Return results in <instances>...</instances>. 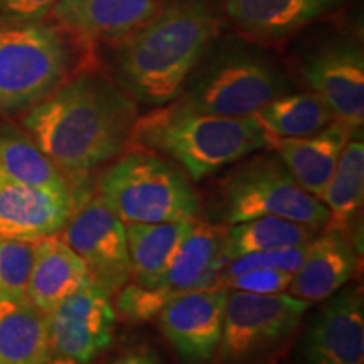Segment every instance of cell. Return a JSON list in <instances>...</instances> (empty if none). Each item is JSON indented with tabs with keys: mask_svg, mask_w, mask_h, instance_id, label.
<instances>
[{
	"mask_svg": "<svg viewBox=\"0 0 364 364\" xmlns=\"http://www.w3.org/2000/svg\"><path fill=\"white\" fill-rule=\"evenodd\" d=\"M226 226L196 220L176 257L157 284L144 287L129 282L117 294V311L129 322H149L171 300L215 285L226 265Z\"/></svg>",
	"mask_w": 364,
	"mask_h": 364,
	"instance_id": "obj_8",
	"label": "cell"
},
{
	"mask_svg": "<svg viewBox=\"0 0 364 364\" xmlns=\"http://www.w3.org/2000/svg\"><path fill=\"white\" fill-rule=\"evenodd\" d=\"M159 11V0H58L53 14L85 41L129 38Z\"/></svg>",
	"mask_w": 364,
	"mask_h": 364,
	"instance_id": "obj_17",
	"label": "cell"
},
{
	"mask_svg": "<svg viewBox=\"0 0 364 364\" xmlns=\"http://www.w3.org/2000/svg\"><path fill=\"white\" fill-rule=\"evenodd\" d=\"M314 318L306 341L309 364H364L363 287H343Z\"/></svg>",
	"mask_w": 364,
	"mask_h": 364,
	"instance_id": "obj_14",
	"label": "cell"
},
{
	"mask_svg": "<svg viewBox=\"0 0 364 364\" xmlns=\"http://www.w3.org/2000/svg\"><path fill=\"white\" fill-rule=\"evenodd\" d=\"M112 364H161V359L152 349L145 348V346H136V348L125 351Z\"/></svg>",
	"mask_w": 364,
	"mask_h": 364,
	"instance_id": "obj_31",
	"label": "cell"
},
{
	"mask_svg": "<svg viewBox=\"0 0 364 364\" xmlns=\"http://www.w3.org/2000/svg\"><path fill=\"white\" fill-rule=\"evenodd\" d=\"M58 0H0V21L6 26L38 24L53 12Z\"/></svg>",
	"mask_w": 364,
	"mask_h": 364,
	"instance_id": "obj_30",
	"label": "cell"
},
{
	"mask_svg": "<svg viewBox=\"0 0 364 364\" xmlns=\"http://www.w3.org/2000/svg\"><path fill=\"white\" fill-rule=\"evenodd\" d=\"M311 306L285 292L258 295L230 290L215 358L221 364H245L277 349L297 331Z\"/></svg>",
	"mask_w": 364,
	"mask_h": 364,
	"instance_id": "obj_9",
	"label": "cell"
},
{
	"mask_svg": "<svg viewBox=\"0 0 364 364\" xmlns=\"http://www.w3.org/2000/svg\"><path fill=\"white\" fill-rule=\"evenodd\" d=\"M309 243L299 245V247L270 250V252H255L241 255V257L233 258V260H230L223 267L220 275H218V280L240 275V273L255 270V268H272V270L287 272L294 275L299 270V267L302 265L304 258H306Z\"/></svg>",
	"mask_w": 364,
	"mask_h": 364,
	"instance_id": "obj_28",
	"label": "cell"
},
{
	"mask_svg": "<svg viewBox=\"0 0 364 364\" xmlns=\"http://www.w3.org/2000/svg\"><path fill=\"white\" fill-rule=\"evenodd\" d=\"M198 218L167 223H125L134 284H157Z\"/></svg>",
	"mask_w": 364,
	"mask_h": 364,
	"instance_id": "obj_21",
	"label": "cell"
},
{
	"mask_svg": "<svg viewBox=\"0 0 364 364\" xmlns=\"http://www.w3.org/2000/svg\"><path fill=\"white\" fill-rule=\"evenodd\" d=\"M135 120L134 98L83 73L34 105L22 124L63 174L85 177L129 149Z\"/></svg>",
	"mask_w": 364,
	"mask_h": 364,
	"instance_id": "obj_1",
	"label": "cell"
},
{
	"mask_svg": "<svg viewBox=\"0 0 364 364\" xmlns=\"http://www.w3.org/2000/svg\"><path fill=\"white\" fill-rule=\"evenodd\" d=\"M0 179L54 193H71L65 174L31 136L0 130Z\"/></svg>",
	"mask_w": 364,
	"mask_h": 364,
	"instance_id": "obj_24",
	"label": "cell"
},
{
	"mask_svg": "<svg viewBox=\"0 0 364 364\" xmlns=\"http://www.w3.org/2000/svg\"><path fill=\"white\" fill-rule=\"evenodd\" d=\"M253 118L268 140L307 136L334 122L331 108L314 91L280 95L262 107Z\"/></svg>",
	"mask_w": 364,
	"mask_h": 364,
	"instance_id": "obj_23",
	"label": "cell"
},
{
	"mask_svg": "<svg viewBox=\"0 0 364 364\" xmlns=\"http://www.w3.org/2000/svg\"><path fill=\"white\" fill-rule=\"evenodd\" d=\"M34 243L0 236V300L27 299Z\"/></svg>",
	"mask_w": 364,
	"mask_h": 364,
	"instance_id": "obj_27",
	"label": "cell"
},
{
	"mask_svg": "<svg viewBox=\"0 0 364 364\" xmlns=\"http://www.w3.org/2000/svg\"><path fill=\"white\" fill-rule=\"evenodd\" d=\"M97 194L124 225L191 220L201 209L188 174L144 149L120 154L100 176Z\"/></svg>",
	"mask_w": 364,
	"mask_h": 364,
	"instance_id": "obj_4",
	"label": "cell"
},
{
	"mask_svg": "<svg viewBox=\"0 0 364 364\" xmlns=\"http://www.w3.org/2000/svg\"><path fill=\"white\" fill-rule=\"evenodd\" d=\"M73 209L71 193H54L0 179V236L38 241L61 233Z\"/></svg>",
	"mask_w": 364,
	"mask_h": 364,
	"instance_id": "obj_16",
	"label": "cell"
},
{
	"mask_svg": "<svg viewBox=\"0 0 364 364\" xmlns=\"http://www.w3.org/2000/svg\"><path fill=\"white\" fill-rule=\"evenodd\" d=\"M71 199L73 209L61 240L85 262L91 280L115 295L132 279L125 225L98 194L78 189Z\"/></svg>",
	"mask_w": 364,
	"mask_h": 364,
	"instance_id": "obj_10",
	"label": "cell"
},
{
	"mask_svg": "<svg viewBox=\"0 0 364 364\" xmlns=\"http://www.w3.org/2000/svg\"><path fill=\"white\" fill-rule=\"evenodd\" d=\"M51 358L48 314L29 299L0 300V364H44Z\"/></svg>",
	"mask_w": 364,
	"mask_h": 364,
	"instance_id": "obj_22",
	"label": "cell"
},
{
	"mask_svg": "<svg viewBox=\"0 0 364 364\" xmlns=\"http://www.w3.org/2000/svg\"><path fill=\"white\" fill-rule=\"evenodd\" d=\"M364 199V140L361 129L354 130L346 142L329 184L322 196V203L329 211L324 228L348 230Z\"/></svg>",
	"mask_w": 364,
	"mask_h": 364,
	"instance_id": "obj_25",
	"label": "cell"
},
{
	"mask_svg": "<svg viewBox=\"0 0 364 364\" xmlns=\"http://www.w3.org/2000/svg\"><path fill=\"white\" fill-rule=\"evenodd\" d=\"M44 364H78L76 361H73V359H68V358H61V356H53L51 359H48Z\"/></svg>",
	"mask_w": 364,
	"mask_h": 364,
	"instance_id": "obj_32",
	"label": "cell"
},
{
	"mask_svg": "<svg viewBox=\"0 0 364 364\" xmlns=\"http://www.w3.org/2000/svg\"><path fill=\"white\" fill-rule=\"evenodd\" d=\"M208 0H177L132 33L118 53V73L139 102L161 107L179 98L220 34Z\"/></svg>",
	"mask_w": 364,
	"mask_h": 364,
	"instance_id": "obj_2",
	"label": "cell"
},
{
	"mask_svg": "<svg viewBox=\"0 0 364 364\" xmlns=\"http://www.w3.org/2000/svg\"><path fill=\"white\" fill-rule=\"evenodd\" d=\"M353 132L348 125L334 120L317 134L270 140L268 149L275 150L300 188L322 201L341 152Z\"/></svg>",
	"mask_w": 364,
	"mask_h": 364,
	"instance_id": "obj_19",
	"label": "cell"
},
{
	"mask_svg": "<svg viewBox=\"0 0 364 364\" xmlns=\"http://www.w3.org/2000/svg\"><path fill=\"white\" fill-rule=\"evenodd\" d=\"M230 290L220 284L171 300L159 312L162 334L189 364H206L216 356Z\"/></svg>",
	"mask_w": 364,
	"mask_h": 364,
	"instance_id": "obj_12",
	"label": "cell"
},
{
	"mask_svg": "<svg viewBox=\"0 0 364 364\" xmlns=\"http://www.w3.org/2000/svg\"><path fill=\"white\" fill-rule=\"evenodd\" d=\"M292 279V273L272 270V268H255V270L243 272L240 275L218 280L216 284L226 287L228 290H238V292L258 295H273L284 294L285 290H289Z\"/></svg>",
	"mask_w": 364,
	"mask_h": 364,
	"instance_id": "obj_29",
	"label": "cell"
},
{
	"mask_svg": "<svg viewBox=\"0 0 364 364\" xmlns=\"http://www.w3.org/2000/svg\"><path fill=\"white\" fill-rule=\"evenodd\" d=\"M343 0H225L226 16L250 38L279 41L336 11Z\"/></svg>",
	"mask_w": 364,
	"mask_h": 364,
	"instance_id": "obj_18",
	"label": "cell"
},
{
	"mask_svg": "<svg viewBox=\"0 0 364 364\" xmlns=\"http://www.w3.org/2000/svg\"><path fill=\"white\" fill-rule=\"evenodd\" d=\"M309 88L331 108L336 122L349 129L364 124V56L361 46L338 41L318 48L304 65Z\"/></svg>",
	"mask_w": 364,
	"mask_h": 364,
	"instance_id": "obj_13",
	"label": "cell"
},
{
	"mask_svg": "<svg viewBox=\"0 0 364 364\" xmlns=\"http://www.w3.org/2000/svg\"><path fill=\"white\" fill-rule=\"evenodd\" d=\"M85 262L68 247L61 236L51 235L34 241V262L31 268L27 299L49 314L71 294L90 284Z\"/></svg>",
	"mask_w": 364,
	"mask_h": 364,
	"instance_id": "obj_20",
	"label": "cell"
},
{
	"mask_svg": "<svg viewBox=\"0 0 364 364\" xmlns=\"http://www.w3.org/2000/svg\"><path fill=\"white\" fill-rule=\"evenodd\" d=\"M110 297L91 280L48 314L53 356L90 364L112 344L117 311Z\"/></svg>",
	"mask_w": 364,
	"mask_h": 364,
	"instance_id": "obj_11",
	"label": "cell"
},
{
	"mask_svg": "<svg viewBox=\"0 0 364 364\" xmlns=\"http://www.w3.org/2000/svg\"><path fill=\"white\" fill-rule=\"evenodd\" d=\"M316 235L314 228L285 218H253L226 228L225 258L230 262L247 253L299 247L312 241Z\"/></svg>",
	"mask_w": 364,
	"mask_h": 364,
	"instance_id": "obj_26",
	"label": "cell"
},
{
	"mask_svg": "<svg viewBox=\"0 0 364 364\" xmlns=\"http://www.w3.org/2000/svg\"><path fill=\"white\" fill-rule=\"evenodd\" d=\"M186 105L220 117H253L273 98L289 90L280 68L248 48L218 53L203 70L189 78Z\"/></svg>",
	"mask_w": 364,
	"mask_h": 364,
	"instance_id": "obj_6",
	"label": "cell"
},
{
	"mask_svg": "<svg viewBox=\"0 0 364 364\" xmlns=\"http://www.w3.org/2000/svg\"><path fill=\"white\" fill-rule=\"evenodd\" d=\"M309 243L302 265L294 273L290 295L309 304L322 302L339 292L356 275L359 255L348 230L322 228Z\"/></svg>",
	"mask_w": 364,
	"mask_h": 364,
	"instance_id": "obj_15",
	"label": "cell"
},
{
	"mask_svg": "<svg viewBox=\"0 0 364 364\" xmlns=\"http://www.w3.org/2000/svg\"><path fill=\"white\" fill-rule=\"evenodd\" d=\"M221 196L228 225L277 216L321 231L329 221L324 203L300 188L272 149L255 157H245L228 172L221 182Z\"/></svg>",
	"mask_w": 364,
	"mask_h": 364,
	"instance_id": "obj_5",
	"label": "cell"
},
{
	"mask_svg": "<svg viewBox=\"0 0 364 364\" xmlns=\"http://www.w3.org/2000/svg\"><path fill=\"white\" fill-rule=\"evenodd\" d=\"M70 70L63 36L38 24L0 29V113L34 107L59 88Z\"/></svg>",
	"mask_w": 364,
	"mask_h": 364,
	"instance_id": "obj_7",
	"label": "cell"
},
{
	"mask_svg": "<svg viewBox=\"0 0 364 364\" xmlns=\"http://www.w3.org/2000/svg\"><path fill=\"white\" fill-rule=\"evenodd\" d=\"M130 147L171 159L191 179L203 181L268 149L270 140L253 117L211 115L174 100L136 117Z\"/></svg>",
	"mask_w": 364,
	"mask_h": 364,
	"instance_id": "obj_3",
	"label": "cell"
}]
</instances>
